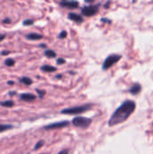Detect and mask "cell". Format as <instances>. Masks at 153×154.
I'll use <instances>...</instances> for the list:
<instances>
[{"instance_id":"cell-1","label":"cell","mask_w":153,"mask_h":154,"mask_svg":"<svg viewBox=\"0 0 153 154\" xmlns=\"http://www.w3.org/2000/svg\"><path fill=\"white\" fill-rule=\"evenodd\" d=\"M135 107H136V104L134 101L125 100L111 116L108 121V125L115 126L124 123L134 112Z\"/></svg>"},{"instance_id":"cell-2","label":"cell","mask_w":153,"mask_h":154,"mask_svg":"<svg viewBox=\"0 0 153 154\" xmlns=\"http://www.w3.org/2000/svg\"><path fill=\"white\" fill-rule=\"evenodd\" d=\"M92 107V105L90 104H86L83 106H74V107H69V108H65L61 110V114L64 115H80L83 114L88 110H90Z\"/></svg>"},{"instance_id":"cell-3","label":"cell","mask_w":153,"mask_h":154,"mask_svg":"<svg viewBox=\"0 0 153 154\" xmlns=\"http://www.w3.org/2000/svg\"><path fill=\"white\" fill-rule=\"evenodd\" d=\"M72 125L78 128H81V129H87L90 126L92 120L90 118L87 117H84V116H77L75 118L72 119Z\"/></svg>"},{"instance_id":"cell-4","label":"cell","mask_w":153,"mask_h":154,"mask_svg":"<svg viewBox=\"0 0 153 154\" xmlns=\"http://www.w3.org/2000/svg\"><path fill=\"white\" fill-rule=\"evenodd\" d=\"M121 58H122V56L119 55V54H111V55L107 56L106 59L105 60L104 63H103V66H102L103 69L104 70L109 69L115 64H116L121 60Z\"/></svg>"},{"instance_id":"cell-5","label":"cell","mask_w":153,"mask_h":154,"mask_svg":"<svg viewBox=\"0 0 153 154\" xmlns=\"http://www.w3.org/2000/svg\"><path fill=\"white\" fill-rule=\"evenodd\" d=\"M99 11V5H86L83 6L81 9V14L84 16H87V17H91L95 14H96Z\"/></svg>"},{"instance_id":"cell-6","label":"cell","mask_w":153,"mask_h":154,"mask_svg":"<svg viewBox=\"0 0 153 154\" xmlns=\"http://www.w3.org/2000/svg\"><path fill=\"white\" fill-rule=\"evenodd\" d=\"M69 125V121H61V122H55L53 124H50L48 125L44 126L45 130H57V129H61L64 127H67Z\"/></svg>"},{"instance_id":"cell-7","label":"cell","mask_w":153,"mask_h":154,"mask_svg":"<svg viewBox=\"0 0 153 154\" xmlns=\"http://www.w3.org/2000/svg\"><path fill=\"white\" fill-rule=\"evenodd\" d=\"M60 5L62 7H65V8H68V9H76V8L78 7L79 3L77 2V1H66V0H63V1L60 2Z\"/></svg>"},{"instance_id":"cell-8","label":"cell","mask_w":153,"mask_h":154,"mask_svg":"<svg viewBox=\"0 0 153 154\" xmlns=\"http://www.w3.org/2000/svg\"><path fill=\"white\" fill-rule=\"evenodd\" d=\"M19 98H20V100H23L25 102H32L37 98V97L31 93H23L19 96Z\"/></svg>"},{"instance_id":"cell-9","label":"cell","mask_w":153,"mask_h":154,"mask_svg":"<svg viewBox=\"0 0 153 154\" xmlns=\"http://www.w3.org/2000/svg\"><path fill=\"white\" fill-rule=\"evenodd\" d=\"M68 18L71 21H74L78 23H82L84 22V19L81 14H76V13H69L68 14Z\"/></svg>"},{"instance_id":"cell-10","label":"cell","mask_w":153,"mask_h":154,"mask_svg":"<svg viewBox=\"0 0 153 154\" xmlns=\"http://www.w3.org/2000/svg\"><path fill=\"white\" fill-rule=\"evenodd\" d=\"M42 38H43V35L37 33V32H32L26 35V39L30 41H39V40H41Z\"/></svg>"},{"instance_id":"cell-11","label":"cell","mask_w":153,"mask_h":154,"mask_svg":"<svg viewBox=\"0 0 153 154\" xmlns=\"http://www.w3.org/2000/svg\"><path fill=\"white\" fill-rule=\"evenodd\" d=\"M130 93L133 94V95H138L141 91H142V86L138 83L134 84L132 86V88H130Z\"/></svg>"},{"instance_id":"cell-12","label":"cell","mask_w":153,"mask_h":154,"mask_svg":"<svg viewBox=\"0 0 153 154\" xmlns=\"http://www.w3.org/2000/svg\"><path fill=\"white\" fill-rule=\"evenodd\" d=\"M41 70H42V71H44V72L50 73V72H54V71H56L57 69H56L55 67L50 66V65H42V66L41 67Z\"/></svg>"},{"instance_id":"cell-13","label":"cell","mask_w":153,"mask_h":154,"mask_svg":"<svg viewBox=\"0 0 153 154\" xmlns=\"http://www.w3.org/2000/svg\"><path fill=\"white\" fill-rule=\"evenodd\" d=\"M0 106L9 108V107H12V106H14V102L13 100H5V101L0 102Z\"/></svg>"},{"instance_id":"cell-14","label":"cell","mask_w":153,"mask_h":154,"mask_svg":"<svg viewBox=\"0 0 153 154\" xmlns=\"http://www.w3.org/2000/svg\"><path fill=\"white\" fill-rule=\"evenodd\" d=\"M19 81H20L21 83H23V84L26 85V86H30V85H32V79L28 78V77H23V78H21V79H19Z\"/></svg>"},{"instance_id":"cell-15","label":"cell","mask_w":153,"mask_h":154,"mask_svg":"<svg viewBox=\"0 0 153 154\" xmlns=\"http://www.w3.org/2000/svg\"><path fill=\"white\" fill-rule=\"evenodd\" d=\"M44 55L46 57H48V58H55L57 56L56 52L54 51H52V50H46L44 51Z\"/></svg>"},{"instance_id":"cell-16","label":"cell","mask_w":153,"mask_h":154,"mask_svg":"<svg viewBox=\"0 0 153 154\" xmlns=\"http://www.w3.org/2000/svg\"><path fill=\"white\" fill-rule=\"evenodd\" d=\"M5 65L7 66V67H13L14 64H15V60L14 59H11V58H7L5 61H4Z\"/></svg>"},{"instance_id":"cell-17","label":"cell","mask_w":153,"mask_h":154,"mask_svg":"<svg viewBox=\"0 0 153 154\" xmlns=\"http://www.w3.org/2000/svg\"><path fill=\"white\" fill-rule=\"evenodd\" d=\"M14 126L11 125H2V124H0V133H3V132H5L7 130H10Z\"/></svg>"},{"instance_id":"cell-18","label":"cell","mask_w":153,"mask_h":154,"mask_svg":"<svg viewBox=\"0 0 153 154\" xmlns=\"http://www.w3.org/2000/svg\"><path fill=\"white\" fill-rule=\"evenodd\" d=\"M43 145H44V141L41 140V141H39V142L35 144V146H34V150H35V151H37V150H39L40 148H41Z\"/></svg>"},{"instance_id":"cell-19","label":"cell","mask_w":153,"mask_h":154,"mask_svg":"<svg viewBox=\"0 0 153 154\" xmlns=\"http://www.w3.org/2000/svg\"><path fill=\"white\" fill-rule=\"evenodd\" d=\"M36 93L38 94L40 98H43L45 94H46V92L44 90H41V89H38V88H36Z\"/></svg>"},{"instance_id":"cell-20","label":"cell","mask_w":153,"mask_h":154,"mask_svg":"<svg viewBox=\"0 0 153 154\" xmlns=\"http://www.w3.org/2000/svg\"><path fill=\"white\" fill-rule=\"evenodd\" d=\"M33 20H32V19H26V20H24L23 21V25H25V26H29V25H32L33 24Z\"/></svg>"},{"instance_id":"cell-21","label":"cell","mask_w":153,"mask_h":154,"mask_svg":"<svg viewBox=\"0 0 153 154\" xmlns=\"http://www.w3.org/2000/svg\"><path fill=\"white\" fill-rule=\"evenodd\" d=\"M67 35H68V32H66V31H62L60 34H59V39H65L66 37H67Z\"/></svg>"},{"instance_id":"cell-22","label":"cell","mask_w":153,"mask_h":154,"mask_svg":"<svg viewBox=\"0 0 153 154\" xmlns=\"http://www.w3.org/2000/svg\"><path fill=\"white\" fill-rule=\"evenodd\" d=\"M66 62V60H64V59H62V58H59L58 60H57V63L59 64V65H61V64H64Z\"/></svg>"},{"instance_id":"cell-23","label":"cell","mask_w":153,"mask_h":154,"mask_svg":"<svg viewBox=\"0 0 153 154\" xmlns=\"http://www.w3.org/2000/svg\"><path fill=\"white\" fill-rule=\"evenodd\" d=\"M2 22H3L4 23H11V19H10V18H5V19H4Z\"/></svg>"},{"instance_id":"cell-24","label":"cell","mask_w":153,"mask_h":154,"mask_svg":"<svg viewBox=\"0 0 153 154\" xmlns=\"http://www.w3.org/2000/svg\"><path fill=\"white\" fill-rule=\"evenodd\" d=\"M9 53H10V51H3L1 52V54H2V55H4V56L8 55Z\"/></svg>"},{"instance_id":"cell-25","label":"cell","mask_w":153,"mask_h":154,"mask_svg":"<svg viewBox=\"0 0 153 154\" xmlns=\"http://www.w3.org/2000/svg\"><path fill=\"white\" fill-rule=\"evenodd\" d=\"M58 154H69V151L68 150H62V151H60Z\"/></svg>"},{"instance_id":"cell-26","label":"cell","mask_w":153,"mask_h":154,"mask_svg":"<svg viewBox=\"0 0 153 154\" xmlns=\"http://www.w3.org/2000/svg\"><path fill=\"white\" fill-rule=\"evenodd\" d=\"M8 95L11 96V97H13V96H15L16 95V92L15 91H10V92H8Z\"/></svg>"},{"instance_id":"cell-27","label":"cell","mask_w":153,"mask_h":154,"mask_svg":"<svg viewBox=\"0 0 153 154\" xmlns=\"http://www.w3.org/2000/svg\"><path fill=\"white\" fill-rule=\"evenodd\" d=\"M5 34H3V33H0V42L4 41V40H5Z\"/></svg>"},{"instance_id":"cell-28","label":"cell","mask_w":153,"mask_h":154,"mask_svg":"<svg viewBox=\"0 0 153 154\" xmlns=\"http://www.w3.org/2000/svg\"><path fill=\"white\" fill-rule=\"evenodd\" d=\"M101 21H102V22H106V23H110V22H111L110 20L106 19V18H102V19H101Z\"/></svg>"},{"instance_id":"cell-29","label":"cell","mask_w":153,"mask_h":154,"mask_svg":"<svg viewBox=\"0 0 153 154\" xmlns=\"http://www.w3.org/2000/svg\"><path fill=\"white\" fill-rule=\"evenodd\" d=\"M56 79H62V75H56V77H55Z\"/></svg>"},{"instance_id":"cell-30","label":"cell","mask_w":153,"mask_h":154,"mask_svg":"<svg viewBox=\"0 0 153 154\" xmlns=\"http://www.w3.org/2000/svg\"><path fill=\"white\" fill-rule=\"evenodd\" d=\"M94 1L93 0H86V3H89V4H91V3H93Z\"/></svg>"},{"instance_id":"cell-31","label":"cell","mask_w":153,"mask_h":154,"mask_svg":"<svg viewBox=\"0 0 153 154\" xmlns=\"http://www.w3.org/2000/svg\"><path fill=\"white\" fill-rule=\"evenodd\" d=\"M109 5H110V2H107V3L105 5V7H106V8H107V6H108Z\"/></svg>"},{"instance_id":"cell-32","label":"cell","mask_w":153,"mask_h":154,"mask_svg":"<svg viewBox=\"0 0 153 154\" xmlns=\"http://www.w3.org/2000/svg\"><path fill=\"white\" fill-rule=\"evenodd\" d=\"M40 47H41V48H46V44H40Z\"/></svg>"},{"instance_id":"cell-33","label":"cell","mask_w":153,"mask_h":154,"mask_svg":"<svg viewBox=\"0 0 153 154\" xmlns=\"http://www.w3.org/2000/svg\"><path fill=\"white\" fill-rule=\"evenodd\" d=\"M7 84H9V85H14V81H8Z\"/></svg>"}]
</instances>
